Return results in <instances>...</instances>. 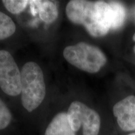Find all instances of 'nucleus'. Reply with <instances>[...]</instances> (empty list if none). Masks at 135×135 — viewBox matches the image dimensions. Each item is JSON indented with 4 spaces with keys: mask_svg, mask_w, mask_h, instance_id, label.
Returning <instances> with one entry per match:
<instances>
[{
    "mask_svg": "<svg viewBox=\"0 0 135 135\" xmlns=\"http://www.w3.org/2000/svg\"><path fill=\"white\" fill-rule=\"evenodd\" d=\"M16 31V25L12 19L0 11V40L11 36Z\"/></svg>",
    "mask_w": 135,
    "mask_h": 135,
    "instance_id": "nucleus-10",
    "label": "nucleus"
},
{
    "mask_svg": "<svg viewBox=\"0 0 135 135\" xmlns=\"http://www.w3.org/2000/svg\"><path fill=\"white\" fill-rule=\"evenodd\" d=\"M12 120V114L8 106L0 99V130L9 125Z\"/></svg>",
    "mask_w": 135,
    "mask_h": 135,
    "instance_id": "nucleus-12",
    "label": "nucleus"
},
{
    "mask_svg": "<svg viewBox=\"0 0 135 135\" xmlns=\"http://www.w3.org/2000/svg\"><path fill=\"white\" fill-rule=\"evenodd\" d=\"M113 114L119 128L124 131H135V97L131 95L114 104Z\"/></svg>",
    "mask_w": 135,
    "mask_h": 135,
    "instance_id": "nucleus-6",
    "label": "nucleus"
},
{
    "mask_svg": "<svg viewBox=\"0 0 135 135\" xmlns=\"http://www.w3.org/2000/svg\"><path fill=\"white\" fill-rule=\"evenodd\" d=\"M45 135H76L68 121L67 113L56 114L47 126Z\"/></svg>",
    "mask_w": 135,
    "mask_h": 135,
    "instance_id": "nucleus-7",
    "label": "nucleus"
},
{
    "mask_svg": "<svg viewBox=\"0 0 135 135\" xmlns=\"http://www.w3.org/2000/svg\"><path fill=\"white\" fill-rule=\"evenodd\" d=\"M133 41H135V33L134 34V35H133Z\"/></svg>",
    "mask_w": 135,
    "mask_h": 135,
    "instance_id": "nucleus-13",
    "label": "nucleus"
},
{
    "mask_svg": "<svg viewBox=\"0 0 135 135\" xmlns=\"http://www.w3.org/2000/svg\"><path fill=\"white\" fill-rule=\"evenodd\" d=\"M128 135H135V133H130V134H128Z\"/></svg>",
    "mask_w": 135,
    "mask_h": 135,
    "instance_id": "nucleus-14",
    "label": "nucleus"
},
{
    "mask_svg": "<svg viewBox=\"0 0 135 135\" xmlns=\"http://www.w3.org/2000/svg\"><path fill=\"white\" fill-rule=\"evenodd\" d=\"M21 71L9 52L0 50V88L11 97L21 94Z\"/></svg>",
    "mask_w": 135,
    "mask_h": 135,
    "instance_id": "nucleus-5",
    "label": "nucleus"
},
{
    "mask_svg": "<svg viewBox=\"0 0 135 135\" xmlns=\"http://www.w3.org/2000/svg\"><path fill=\"white\" fill-rule=\"evenodd\" d=\"M31 7L36 9L40 18L46 23H53L58 16V9L56 4L51 1L33 0L30 1Z\"/></svg>",
    "mask_w": 135,
    "mask_h": 135,
    "instance_id": "nucleus-8",
    "label": "nucleus"
},
{
    "mask_svg": "<svg viewBox=\"0 0 135 135\" xmlns=\"http://www.w3.org/2000/svg\"><path fill=\"white\" fill-rule=\"evenodd\" d=\"M63 56L71 65L89 73H96L106 65L107 58L98 47L80 42L66 47Z\"/></svg>",
    "mask_w": 135,
    "mask_h": 135,
    "instance_id": "nucleus-3",
    "label": "nucleus"
},
{
    "mask_svg": "<svg viewBox=\"0 0 135 135\" xmlns=\"http://www.w3.org/2000/svg\"><path fill=\"white\" fill-rule=\"evenodd\" d=\"M66 14L71 22L83 25L93 37L104 36L110 30L104 22L97 1L72 0L66 6Z\"/></svg>",
    "mask_w": 135,
    "mask_h": 135,
    "instance_id": "nucleus-1",
    "label": "nucleus"
},
{
    "mask_svg": "<svg viewBox=\"0 0 135 135\" xmlns=\"http://www.w3.org/2000/svg\"><path fill=\"white\" fill-rule=\"evenodd\" d=\"M112 9L113 23L111 30L119 29L124 24L126 19V9L122 3L117 1H110L108 3Z\"/></svg>",
    "mask_w": 135,
    "mask_h": 135,
    "instance_id": "nucleus-9",
    "label": "nucleus"
},
{
    "mask_svg": "<svg viewBox=\"0 0 135 135\" xmlns=\"http://www.w3.org/2000/svg\"><path fill=\"white\" fill-rule=\"evenodd\" d=\"M21 99L28 112L35 110L46 95V84L41 68L35 62H28L22 68Z\"/></svg>",
    "mask_w": 135,
    "mask_h": 135,
    "instance_id": "nucleus-2",
    "label": "nucleus"
},
{
    "mask_svg": "<svg viewBox=\"0 0 135 135\" xmlns=\"http://www.w3.org/2000/svg\"><path fill=\"white\" fill-rule=\"evenodd\" d=\"M30 1L27 0H4L3 4L9 12L13 14H20L26 9Z\"/></svg>",
    "mask_w": 135,
    "mask_h": 135,
    "instance_id": "nucleus-11",
    "label": "nucleus"
},
{
    "mask_svg": "<svg viewBox=\"0 0 135 135\" xmlns=\"http://www.w3.org/2000/svg\"><path fill=\"white\" fill-rule=\"evenodd\" d=\"M68 119L75 132L83 128V135H98L101 118L94 109L80 101L72 102L67 112Z\"/></svg>",
    "mask_w": 135,
    "mask_h": 135,
    "instance_id": "nucleus-4",
    "label": "nucleus"
},
{
    "mask_svg": "<svg viewBox=\"0 0 135 135\" xmlns=\"http://www.w3.org/2000/svg\"><path fill=\"white\" fill-rule=\"evenodd\" d=\"M133 50H134V53H135V45H134V48H133Z\"/></svg>",
    "mask_w": 135,
    "mask_h": 135,
    "instance_id": "nucleus-15",
    "label": "nucleus"
}]
</instances>
